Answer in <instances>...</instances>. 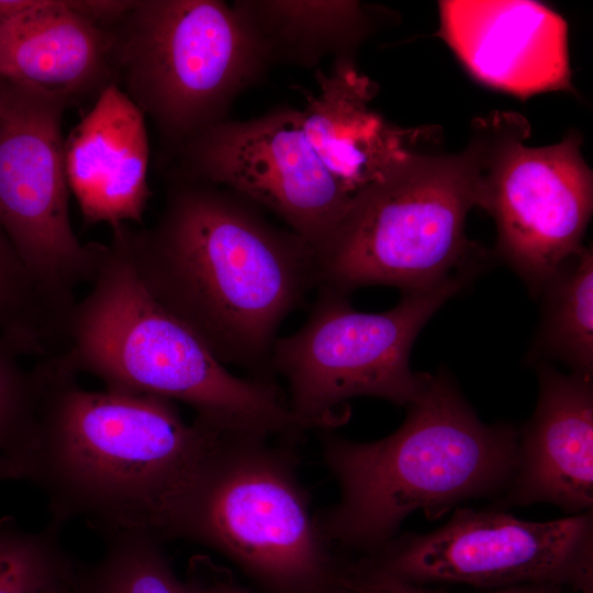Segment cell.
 I'll list each match as a JSON object with an SVG mask.
<instances>
[{
  "instance_id": "1",
  "label": "cell",
  "mask_w": 593,
  "mask_h": 593,
  "mask_svg": "<svg viewBox=\"0 0 593 593\" xmlns=\"http://www.w3.org/2000/svg\"><path fill=\"white\" fill-rule=\"evenodd\" d=\"M116 231L163 306L225 366L272 381L278 329L320 283L311 246L201 181L174 188L152 227Z\"/></svg>"
},
{
  "instance_id": "2",
  "label": "cell",
  "mask_w": 593,
  "mask_h": 593,
  "mask_svg": "<svg viewBox=\"0 0 593 593\" xmlns=\"http://www.w3.org/2000/svg\"><path fill=\"white\" fill-rule=\"evenodd\" d=\"M32 421L15 457L21 480L47 501L48 525L86 521L102 537L154 536L161 502L200 440L175 402L116 390H87L61 353L37 359Z\"/></svg>"
},
{
  "instance_id": "3",
  "label": "cell",
  "mask_w": 593,
  "mask_h": 593,
  "mask_svg": "<svg viewBox=\"0 0 593 593\" xmlns=\"http://www.w3.org/2000/svg\"><path fill=\"white\" fill-rule=\"evenodd\" d=\"M406 409L400 427L381 439L322 437L339 496L316 519L333 549L373 555L414 512L435 519L507 489L517 455L513 424L483 423L445 371L430 374Z\"/></svg>"
},
{
  "instance_id": "4",
  "label": "cell",
  "mask_w": 593,
  "mask_h": 593,
  "mask_svg": "<svg viewBox=\"0 0 593 593\" xmlns=\"http://www.w3.org/2000/svg\"><path fill=\"white\" fill-rule=\"evenodd\" d=\"M270 439L204 423L161 502L154 536L203 545L276 593H320L340 570L294 452Z\"/></svg>"
},
{
  "instance_id": "5",
  "label": "cell",
  "mask_w": 593,
  "mask_h": 593,
  "mask_svg": "<svg viewBox=\"0 0 593 593\" xmlns=\"http://www.w3.org/2000/svg\"><path fill=\"white\" fill-rule=\"evenodd\" d=\"M87 295L72 311L63 350L78 373L105 389L192 407L198 419L265 437L295 436L287 399L273 381L232 373L147 290L119 231H112Z\"/></svg>"
},
{
  "instance_id": "6",
  "label": "cell",
  "mask_w": 593,
  "mask_h": 593,
  "mask_svg": "<svg viewBox=\"0 0 593 593\" xmlns=\"http://www.w3.org/2000/svg\"><path fill=\"white\" fill-rule=\"evenodd\" d=\"M495 116L474 122L458 154L414 153L383 179L353 195L336 232L317 256L320 286L349 294L369 286L402 293L430 288L484 257L467 238L479 206Z\"/></svg>"
},
{
  "instance_id": "7",
  "label": "cell",
  "mask_w": 593,
  "mask_h": 593,
  "mask_svg": "<svg viewBox=\"0 0 593 593\" xmlns=\"http://www.w3.org/2000/svg\"><path fill=\"white\" fill-rule=\"evenodd\" d=\"M478 270L459 271L441 282L402 293L392 309H354L347 293L320 286L305 323L278 337L272 372L284 378L298 429L331 432L348 417L347 401L373 396L407 406L426 387L429 373L410 365L413 344L428 320L458 294Z\"/></svg>"
},
{
  "instance_id": "8",
  "label": "cell",
  "mask_w": 593,
  "mask_h": 593,
  "mask_svg": "<svg viewBox=\"0 0 593 593\" xmlns=\"http://www.w3.org/2000/svg\"><path fill=\"white\" fill-rule=\"evenodd\" d=\"M111 30L116 83L171 141L221 121L267 57L245 19L216 0H136Z\"/></svg>"
},
{
  "instance_id": "9",
  "label": "cell",
  "mask_w": 593,
  "mask_h": 593,
  "mask_svg": "<svg viewBox=\"0 0 593 593\" xmlns=\"http://www.w3.org/2000/svg\"><path fill=\"white\" fill-rule=\"evenodd\" d=\"M350 564L424 586L548 584L593 593V511L529 522L493 506L458 507L439 528L396 535Z\"/></svg>"
},
{
  "instance_id": "10",
  "label": "cell",
  "mask_w": 593,
  "mask_h": 593,
  "mask_svg": "<svg viewBox=\"0 0 593 593\" xmlns=\"http://www.w3.org/2000/svg\"><path fill=\"white\" fill-rule=\"evenodd\" d=\"M69 102L0 78V227L40 284L67 306L91 283L105 244L70 221L61 120Z\"/></svg>"
},
{
  "instance_id": "11",
  "label": "cell",
  "mask_w": 593,
  "mask_h": 593,
  "mask_svg": "<svg viewBox=\"0 0 593 593\" xmlns=\"http://www.w3.org/2000/svg\"><path fill=\"white\" fill-rule=\"evenodd\" d=\"M529 125L500 112L479 206L494 220L496 251L538 296L542 286L581 251L593 210V174L572 132L557 144H524Z\"/></svg>"
},
{
  "instance_id": "12",
  "label": "cell",
  "mask_w": 593,
  "mask_h": 593,
  "mask_svg": "<svg viewBox=\"0 0 593 593\" xmlns=\"http://www.w3.org/2000/svg\"><path fill=\"white\" fill-rule=\"evenodd\" d=\"M201 182L234 189L280 216L315 251L327 245L353 200L309 143L299 110L219 121L186 143Z\"/></svg>"
},
{
  "instance_id": "13",
  "label": "cell",
  "mask_w": 593,
  "mask_h": 593,
  "mask_svg": "<svg viewBox=\"0 0 593 593\" xmlns=\"http://www.w3.org/2000/svg\"><path fill=\"white\" fill-rule=\"evenodd\" d=\"M438 35L480 82L521 99L573 92L568 26L528 0H445Z\"/></svg>"
},
{
  "instance_id": "14",
  "label": "cell",
  "mask_w": 593,
  "mask_h": 593,
  "mask_svg": "<svg viewBox=\"0 0 593 593\" xmlns=\"http://www.w3.org/2000/svg\"><path fill=\"white\" fill-rule=\"evenodd\" d=\"M533 367L536 406L517 428L514 473L493 507L549 503L571 515L593 511V378L547 362Z\"/></svg>"
},
{
  "instance_id": "15",
  "label": "cell",
  "mask_w": 593,
  "mask_h": 593,
  "mask_svg": "<svg viewBox=\"0 0 593 593\" xmlns=\"http://www.w3.org/2000/svg\"><path fill=\"white\" fill-rule=\"evenodd\" d=\"M148 163L145 115L116 83L108 86L65 137L67 182L85 223L112 231L141 223Z\"/></svg>"
},
{
  "instance_id": "16",
  "label": "cell",
  "mask_w": 593,
  "mask_h": 593,
  "mask_svg": "<svg viewBox=\"0 0 593 593\" xmlns=\"http://www.w3.org/2000/svg\"><path fill=\"white\" fill-rule=\"evenodd\" d=\"M111 27L90 20L76 0H29L0 24V78L66 99L98 97L116 83Z\"/></svg>"
},
{
  "instance_id": "17",
  "label": "cell",
  "mask_w": 593,
  "mask_h": 593,
  "mask_svg": "<svg viewBox=\"0 0 593 593\" xmlns=\"http://www.w3.org/2000/svg\"><path fill=\"white\" fill-rule=\"evenodd\" d=\"M318 92L303 90L304 134L328 172L350 193L383 179L415 152L416 131L391 125L369 104L376 83L345 59L316 72Z\"/></svg>"
},
{
  "instance_id": "18",
  "label": "cell",
  "mask_w": 593,
  "mask_h": 593,
  "mask_svg": "<svg viewBox=\"0 0 593 593\" xmlns=\"http://www.w3.org/2000/svg\"><path fill=\"white\" fill-rule=\"evenodd\" d=\"M540 320L526 360L560 361L593 378V251L584 247L546 281Z\"/></svg>"
},
{
  "instance_id": "19",
  "label": "cell",
  "mask_w": 593,
  "mask_h": 593,
  "mask_svg": "<svg viewBox=\"0 0 593 593\" xmlns=\"http://www.w3.org/2000/svg\"><path fill=\"white\" fill-rule=\"evenodd\" d=\"M245 19L266 56L315 60L361 29L363 12L355 1H242Z\"/></svg>"
},
{
  "instance_id": "20",
  "label": "cell",
  "mask_w": 593,
  "mask_h": 593,
  "mask_svg": "<svg viewBox=\"0 0 593 593\" xmlns=\"http://www.w3.org/2000/svg\"><path fill=\"white\" fill-rule=\"evenodd\" d=\"M74 309L40 284L0 227V339L21 357L59 354Z\"/></svg>"
},
{
  "instance_id": "21",
  "label": "cell",
  "mask_w": 593,
  "mask_h": 593,
  "mask_svg": "<svg viewBox=\"0 0 593 593\" xmlns=\"http://www.w3.org/2000/svg\"><path fill=\"white\" fill-rule=\"evenodd\" d=\"M103 538L105 549L98 562L86 569L75 566L69 593H190L157 538L142 532Z\"/></svg>"
},
{
  "instance_id": "22",
  "label": "cell",
  "mask_w": 593,
  "mask_h": 593,
  "mask_svg": "<svg viewBox=\"0 0 593 593\" xmlns=\"http://www.w3.org/2000/svg\"><path fill=\"white\" fill-rule=\"evenodd\" d=\"M59 532L51 525L29 532L0 521V593H46L70 578L75 563Z\"/></svg>"
},
{
  "instance_id": "23",
  "label": "cell",
  "mask_w": 593,
  "mask_h": 593,
  "mask_svg": "<svg viewBox=\"0 0 593 593\" xmlns=\"http://www.w3.org/2000/svg\"><path fill=\"white\" fill-rule=\"evenodd\" d=\"M21 356L0 339V456L14 462L33 413L34 381Z\"/></svg>"
},
{
  "instance_id": "24",
  "label": "cell",
  "mask_w": 593,
  "mask_h": 593,
  "mask_svg": "<svg viewBox=\"0 0 593 593\" xmlns=\"http://www.w3.org/2000/svg\"><path fill=\"white\" fill-rule=\"evenodd\" d=\"M344 582L350 586L368 593H450L430 586L416 585L396 581L387 577L348 568L344 574ZM481 593H582L564 586L548 584L518 585Z\"/></svg>"
},
{
  "instance_id": "25",
  "label": "cell",
  "mask_w": 593,
  "mask_h": 593,
  "mask_svg": "<svg viewBox=\"0 0 593 593\" xmlns=\"http://www.w3.org/2000/svg\"><path fill=\"white\" fill-rule=\"evenodd\" d=\"M190 593H253L226 567L205 555L193 556L183 579Z\"/></svg>"
},
{
  "instance_id": "26",
  "label": "cell",
  "mask_w": 593,
  "mask_h": 593,
  "mask_svg": "<svg viewBox=\"0 0 593 593\" xmlns=\"http://www.w3.org/2000/svg\"><path fill=\"white\" fill-rule=\"evenodd\" d=\"M5 480H21V474L11 459L0 456V481Z\"/></svg>"
},
{
  "instance_id": "27",
  "label": "cell",
  "mask_w": 593,
  "mask_h": 593,
  "mask_svg": "<svg viewBox=\"0 0 593 593\" xmlns=\"http://www.w3.org/2000/svg\"><path fill=\"white\" fill-rule=\"evenodd\" d=\"M320 593H368V592L344 584L337 579L336 583H334L333 585L328 586L327 589L323 590Z\"/></svg>"
},
{
  "instance_id": "28",
  "label": "cell",
  "mask_w": 593,
  "mask_h": 593,
  "mask_svg": "<svg viewBox=\"0 0 593 593\" xmlns=\"http://www.w3.org/2000/svg\"><path fill=\"white\" fill-rule=\"evenodd\" d=\"M46 593H69L68 580Z\"/></svg>"
}]
</instances>
